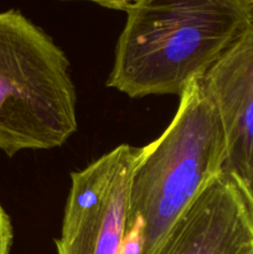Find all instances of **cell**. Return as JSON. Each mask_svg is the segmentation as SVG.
<instances>
[{
    "mask_svg": "<svg viewBox=\"0 0 253 254\" xmlns=\"http://www.w3.org/2000/svg\"><path fill=\"white\" fill-rule=\"evenodd\" d=\"M107 86L130 98L184 93L253 25L252 0H133Z\"/></svg>",
    "mask_w": 253,
    "mask_h": 254,
    "instance_id": "1",
    "label": "cell"
},
{
    "mask_svg": "<svg viewBox=\"0 0 253 254\" xmlns=\"http://www.w3.org/2000/svg\"><path fill=\"white\" fill-rule=\"evenodd\" d=\"M225 135L203 78L180 96L168 128L143 146L129 190L126 232L131 254H151L180 216L222 174Z\"/></svg>",
    "mask_w": 253,
    "mask_h": 254,
    "instance_id": "2",
    "label": "cell"
},
{
    "mask_svg": "<svg viewBox=\"0 0 253 254\" xmlns=\"http://www.w3.org/2000/svg\"><path fill=\"white\" fill-rule=\"evenodd\" d=\"M64 52L19 10L0 12V150H50L77 131Z\"/></svg>",
    "mask_w": 253,
    "mask_h": 254,
    "instance_id": "3",
    "label": "cell"
},
{
    "mask_svg": "<svg viewBox=\"0 0 253 254\" xmlns=\"http://www.w3.org/2000/svg\"><path fill=\"white\" fill-rule=\"evenodd\" d=\"M140 150L121 144L71 174L57 254H131L126 216Z\"/></svg>",
    "mask_w": 253,
    "mask_h": 254,
    "instance_id": "4",
    "label": "cell"
},
{
    "mask_svg": "<svg viewBox=\"0 0 253 254\" xmlns=\"http://www.w3.org/2000/svg\"><path fill=\"white\" fill-rule=\"evenodd\" d=\"M151 254H253V205L220 174Z\"/></svg>",
    "mask_w": 253,
    "mask_h": 254,
    "instance_id": "5",
    "label": "cell"
},
{
    "mask_svg": "<svg viewBox=\"0 0 253 254\" xmlns=\"http://www.w3.org/2000/svg\"><path fill=\"white\" fill-rule=\"evenodd\" d=\"M203 86L225 135L222 174L240 186L253 205V25L211 67Z\"/></svg>",
    "mask_w": 253,
    "mask_h": 254,
    "instance_id": "6",
    "label": "cell"
},
{
    "mask_svg": "<svg viewBox=\"0 0 253 254\" xmlns=\"http://www.w3.org/2000/svg\"><path fill=\"white\" fill-rule=\"evenodd\" d=\"M12 225L9 215L0 203V254H9L12 243Z\"/></svg>",
    "mask_w": 253,
    "mask_h": 254,
    "instance_id": "7",
    "label": "cell"
},
{
    "mask_svg": "<svg viewBox=\"0 0 253 254\" xmlns=\"http://www.w3.org/2000/svg\"><path fill=\"white\" fill-rule=\"evenodd\" d=\"M62 1H88L101 5V6L107 7V9L123 10V11H126L129 5L133 2V0H62Z\"/></svg>",
    "mask_w": 253,
    "mask_h": 254,
    "instance_id": "8",
    "label": "cell"
},
{
    "mask_svg": "<svg viewBox=\"0 0 253 254\" xmlns=\"http://www.w3.org/2000/svg\"><path fill=\"white\" fill-rule=\"evenodd\" d=\"M252 1H253V0H252Z\"/></svg>",
    "mask_w": 253,
    "mask_h": 254,
    "instance_id": "9",
    "label": "cell"
}]
</instances>
